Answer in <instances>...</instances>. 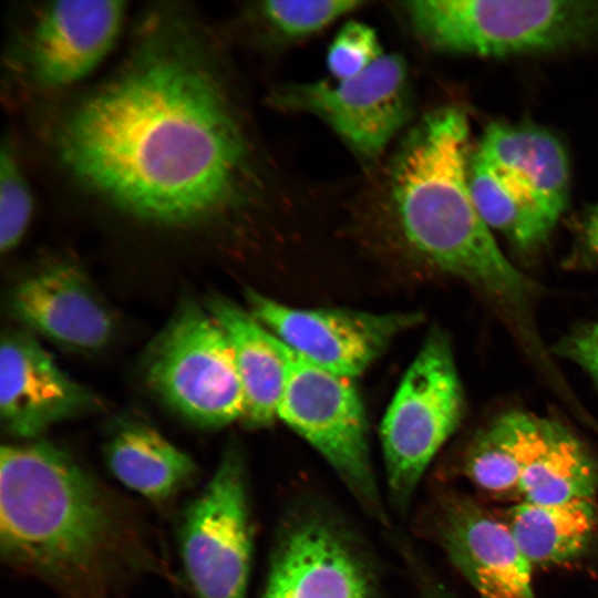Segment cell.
I'll return each mask as SVG.
<instances>
[{
	"label": "cell",
	"mask_w": 598,
	"mask_h": 598,
	"mask_svg": "<svg viewBox=\"0 0 598 598\" xmlns=\"http://www.w3.org/2000/svg\"><path fill=\"white\" fill-rule=\"evenodd\" d=\"M238 124L203 52L186 37L157 34L65 115L56 150L73 177L125 215L195 226L240 198Z\"/></svg>",
	"instance_id": "obj_1"
},
{
	"label": "cell",
	"mask_w": 598,
	"mask_h": 598,
	"mask_svg": "<svg viewBox=\"0 0 598 598\" xmlns=\"http://www.w3.org/2000/svg\"><path fill=\"white\" fill-rule=\"evenodd\" d=\"M0 452L3 557L74 594L106 586L138 544L123 507L49 442L6 445Z\"/></svg>",
	"instance_id": "obj_2"
},
{
	"label": "cell",
	"mask_w": 598,
	"mask_h": 598,
	"mask_svg": "<svg viewBox=\"0 0 598 598\" xmlns=\"http://www.w3.org/2000/svg\"><path fill=\"white\" fill-rule=\"evenodd\" d=\"M466 114L426 115L402 144L391 177L399 227L414 252L505 306L518 307L532 282L504 256L472 198Z\"/></svg>",
	"instance_id": "obj_3"
},
{
	"label": "cell",
	"mask_w": 598,
	"mask_h": 598,
	"mask_svg": "<svg viewBox=\"0 0 598 598\" xmlns=\"http://www.w3.org/2000/svg\"><path fill=\"white\" fill-rule=\"evenodd\" d=\"M412 27L442 51L484 56L598 47V1L416 0Z\"/></svg>",
	"instance_id": "obj_4"
},
{
	"label": "cell",
	"mask_w": 598,
	"mask_h": 598,
	"mask_svg": "<svg viewBox=\"0 0 598 598\" xmlns=\"http://www.w3.org/2000/svg\"><path fill=\"white\" fill-rule=\"evenodd\" d=\"M144 375L167 405L196 425L215 429L244 419L245 395L231 347L194 301H184L154 340Z\"/></svg>",
	"instance_id": "obj_5"
},
{
	"label": "cell",
	"mask_w": 598,
	"mask_h": 598,
	"mask_svg": "<svg viewBox=\"0 0 598 598\" xmlns=\"http://www.w3.org/2000/svg\"><path fill=\"white\" fill-rule=\"evenodd\" d=\"M463 391L448 338L426 336L383 416L381 442L388 483L404 506L434 455L460 424Z\"/></svg>",
	"instance_id": "obj_6"
},
{
	"label": "cell",
	"mask_w": 598,
	"mask_h": 598,
	"mask_svg": "<svg viewBox=\"0 0 598 598\" xmlns=\"http://www.w3.org/2000/svg\"><path fill=\"white\" fill-rule=\"evenodd\" d=\"M278 417L327 460L369 511L380 514L367 417L351 379L329 372L289 348Z\"/></svg>",
	"instance_id": "obj_7"
},
{
	"label": "cell",
	"mask_w": 598,
	"mask_h": 598,
	"mask_svg": "<svg viewBox=\"0 0 598 598\" xmlns=\"http://www.w3.org/2000/svg\"><path fill=\"white\" fill-rule=\"evenodd\" d=\"M182 561L198 598H246L251 532L241 453L229 445L205 489L187 507Z\"/></svg>",
	"instance_id": "obj_8"
},
{
	"label": "cell",
	"mask_w": 598,
	"mask_h": 598,
	"mask_svg": "<svg viewBox=\"0 0 598 598\" xmlns=\"http://www.w3.org/2000/svg\"><path fill=\"white\" fill-rule=\"evenodd\" d=\"M274 104L319 116L358 154L378 155L409 116L405 61L383 54L363 72L336 84H291L275 91Z\"/></svg>",
	"instance_id": "obj_9"
},
{
	"label": "cell",
	"mask_w": 598,
	"mask_h": 598,
	"mask_svg": "<svg viewBox=\"0 0 598 598\" xmlns=\"http://www.w3.org/2000/svg\"><path fill=\"white\" fill-rule=\"evenodd\" d=\"M246 297L251 315L293 352L351 380L422 320L419 312L293 308L251 289Z\"/></svg>",
	"instance_id": "obj_10"
},
{
	"label": "cell",
	"mask_w": 598,
	"mask_h": 598,
	"mask_svg": "<svg viewBox=\"0 0 598 598\" xmlns=\"http://www.w3.org/2000/svg\"><path fill=\"white\" fill-rule=\"evenodd\" d=\"M32 334L12 330L0 349V416L12 435L32 439L50 426L101 408Z\"/></svg>",
	"instance_id": "obj_11"
},
{
	"label": "cell",
	"mask_w": 598,
	"mask_h": 598,
	"mask_svg": "<svg viewBox=\"0 0 598 598\" xmlns=\"http://www.w3.org/2000/svg\"><path fill=\"white\" fill-rule=\"evenodd\" d=\"M437 534L453 565L483 598H536L533 565L509 526L475 501L443 499Z\"/></svg>",
	"instance_id": "obj_12"
},
{
	"label": "cell",
	"mask_w": 598,
	"mask_h": 598,
	"mask_svg": "<svg viewBox=\"0 0 598 598\" xmlns=\"http://www.w3.org/2000/svg\"><path fill=\"white\" fill-rule=\"evenodd\" d=\"M9 306L25 327L73 351H97L114 334L111 310L71 262H53L20 281Z\"/></svg>",
	"instance_id": "obj_13"
},
{
	"label": "cell",
	"mask_w": 598,
	"mask_h": 598,
	"mask_svg": "<svg viewBox=\"0 0 598 598\" xmlns=\"http://www.w3.org/2000/svg\"><path fill=\"white\" fill-rule=\"evenodd\" d=\"M123 1H58L39 14L30 34L28 63L48 87L73 84L111 50L124 18Z\"/></svg>",
	"instance_id": "obj_14"
},
{
	"label": "cell",
	"mask_w": 598,
	"mask_h": 598,
	"mask_svg": "<svg viewBox=\"0 0 598 598\" xmlns=\"http://www.w3.org/2000/svg\"><path fill=\"white\" fill-rule=\"evenodd\" d=\"M520 467V502L557 504L592 497L598 488V461L557 421L523 411L497 417Z\"/></svg>",
	"instance_id": "obj_15"
},
{
	"label": "cell",
	"mask_w": 598,
	"mask_h": 598,
	"mask_svg": "<svg viewBox=\"0 0 598 598\" xmlns=\"http://www.w3.org/2000/svg\"><path fill=\"white\" fill-rule=\"evenodd\" d=\"M474 154L505 189L554 226L569 193V164L561 142L530 124H491Z\"/></svg>",
	"instance_id": "obj_16"
},
{
	"label": "cell",
	"mask_w": 598,
	"mask_h": 598,
	"mask_svg": "<svg viewBox=\"0 0 598 598\" xmlns=\"http://www.w3.org/2000/svg\"><path fill=\"white\" fill-rule=\"evenodd\" d=\"M264 598H371L365 570L327 525L296 526L277 550Z\"/></svg>",
	"instance_id": "obj_17"
},
{
	"label": "cell",
	"mask_w": 598,
	"mask_h": 598,
	"mask_svg": "<svg viewBox=\"0 0 598 598\" xmlns=\"http://www.w3.org/2000/svg\"><path fill=\"white\" fill-rule=\"evenodd\" d=\"M207 311L231 347L245 395L244 421L252 427L278 417L285 390L289 348L249 311L223 296H213Z\"/></svg>",
	"instance_id": "obj_18"
},
{
	"label": "cell",
	"mask_w": 598,
	"mask_h": 598,
	"mask_svg": "<svg viewBox=\"0 0 598 598\" xmlns=\"http://www.w3.org/2000/svg\"><path fill=\"white\" fill-rule=\"evenodd\" d=\"M104 453L111 472L122 484L156 502L177 494L197 472L187 453L140 421L118 422L106 440Z\"/></svg>",
	"instance_id": "obj_19"
},
{
	"label": "cell",
	"mask_w": 598,
	"mask_h": 598,
	"mask_svg": "<svg viewBox=\"0 0 598 598\" xmlns=\"http://www.w3.org/2000/svg\"><path fill=\"white\" fill-rule=\"evenodd\" d=\"M507 525L534 566H554L580 557L598 532V507L592 497L557 504L520 502L509 508Z\"/></svg>",
	"instance_id": "obj_20"
},
{
	"label": "cell",
	"mask_w": 598,
	"mask_h": 598,
	"mask_svg": "<svg viewBox=\"0 0 598 598\" xmlns=\"http://www.w3.org/2000/svg\"><path fill=\"white\" fill-rule=\"evenodd\" d=\"M467 178L475 207L489 229L524 250L535 249L548 239L555 226L512 196L474 153Z\"/></svg>",
	"instance_id": "obj_21"
},
{
	"label": "cell",
	"mask_w": 598,
	"mask_h": 598,
	"mask_svg": "<svg viewBox=\"0 0 598 598\" xmlns=\"http://www.w3.org/2000/svg\"><path fill=\"white\" fill-rule=\"evenodd\" d=\"M464 474L480 488L497 496H517L520 467L509 437L495 419L470 444Z\"/></svg>",
	"instance_id": "obj_22"
},
{
	"label": "cell",
	"mask_w": 598,
	"mask_h": 598,
	"mask_svg": "<svg viewBox=\"0 0 598 598\" xmlns=\"http://www.w3.org/2000/svg\"><path fill=\"white\" fill-rule=\"evenodd\" d=\"M361 4L355 0H274L262 2L260 10L278 32L300 38L318 32Z\"/></svg>",
	"instance_id": "obj_23"
},
{
	"label": "cell",
	"mask_w": 598,
	"mask_h": 598,
	"mask_svg": "<svg viewBox=\"0 0 598 598\" xmlns=\"http://www.w3.org/2000/svg\"><path fill=\"white\" fill-rule=\"evenodd\" d=\"M32 195L9 147L0 157V247L10 251L23 238L31 219Z\"/></svg>",
	"instance_id": "obj_24"
},
{
	"label": "cell",
	"mask_w": 598,
	"mask_h": 598,
	"mask_svg": "<svg viewBox=\"0 0 598 598\" xmlns=\"http://www.w3.org/2000/svg\"><path fill=\"white\" fill-rule=\"evenodd\" d=\"M382 55L374 30L362 22L349 21L329 47L327 64L330 73L339 81L363 72Z\"/></svg>",
	"instance_id": "obj_25"
},
{
	"label": "cell",
	"mask_w": 598,
	"mask_h": 598,
	"mask_svg": "<svg viewBox=\"0 0 598 598\" xmlns=\"http://www.w3.org/2000/svg\"><path fill=\"white\" fill-rule=\"evenodd\" d=\"M558 350L579 364L598 384V322L567 337Z\"/></svg>",
	"instance_id": "obj_26"
},
{
	"label": "cell",
	"mask_w": 598,
	"mask_h": 598,
	"mask_svg": "<svg viewBox=\"0 0 598 598\" xmlns=\"http://www.w3.org/2000/svg\"><path fill=\"white\" fill-rule=\"evenodd\" d=\"M584 240L588 252L598 261V204L587 217L584 228Z\"/></svg>",
	"instance_id": "obj_27"
}]
</instances>
